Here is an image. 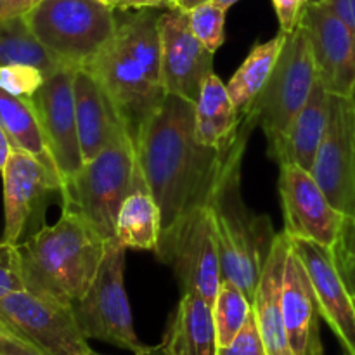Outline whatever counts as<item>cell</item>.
Listing matches in <instances>:
<instances>
[{
  "label": "cell",
  "instance_id": "obj_1",
  "mask_svg": "<svg viewBox=\"0 0 355 355\" xmlns=\"http://www.w3.org/2000/svg\"><path fill=\"white\" fill-rule=\"evenodd\" d=\"M193 101L166 94L162 107L135 139L141 172L162 211V238L194 210L208 207L227 170L241 162L253 125L241 120V134L227 149L196 139Z\"/></svg>",
  "mask_w": 355,
  "mask_h": 355
},
{
  "label": "cell",
  "instance_id": "obj_2",
  "mask_svg": "<svg viewBox=\"0 0 355 355\" xmlns=\"http://www.w3.org/2000/svg\"><path fill=\"white\" fill-rule=\"evenodd\" d=\"M158 17L159 12L153 9L116 16V31L111 40L82 66L110 96L134 146L141 128L166 97Z\"/></svg>",
  "mask_w": 355,
  "mask_h": 355
},
{
  "label": "cell",
  "instance_id": "obj_3",
  "mask_svg": "<svg viewBox=\"0 0 355 355\" xmlns=\"http://www.w3.org/2000/svg\"><path fill=\"white\" fill-rule=\"evenodd\" d=\"M106 243L82 215L62 208L55 224L16 243L24 288L38 297L73 307L96 279Z\"/></svg>",
  "mask_w": 355,
  "mask_h": 355
},
{
  "label": "cell",
  "instance_id": "obj_4",
  "mask_svg": "<svg viewBox=\"0 0 355 355\" xmlns=\"http://www.w3.org/2000/svg\"><path fill=\"white\" fill-rule=\"evenodd\" d=\"M241 162L227 170L208 208L220 253L222 279L241 288L253 302L277 234L269 217L253 214L243 201Z\"/></svg>",
  "mask_w": 355,
  "mask_h": 355
},
{
  "label": "cell",
  "instance_id": "obj_5",
  "mask_svg": "<svg viewBox=\"0 0 355 355\" xmlns=\"http://www.w3.org/2000/svg\"><path fill=\"white\" fill-rule=\"evenodd\" d=\"M139 173L137 151L121 132L62 187V208L82 215L106 241L116 239V218Z\"/></svg>",
  "mask_w": 355,
  "mask_h": 355
},
{
  "label": "cell",
  "instance_id": "obj_6",
  "mask_svg": "<svg viewBox=\"0 0 355 355\" xmlns=\"http://www.w3.org/2000/svg\"><path fill=\"white\" fill-rule=\"evenodd\" d=\"M49 54L69 68H82L116 31L114 9L103 0H40L24 16Z\"/></svg>",
  "mask_w": 355,
  "mask_h": 355
},
{
  "label": "cell",
  "instance_id": "obj_7",
  "mask_svg": "<svg viewBox=\"0 0 355 355\" xmlns=\"http://www.w3.org/2000/svg\"><path fill=\"white\" fill-rule=\"evenodd\" d=\"M318 82L314 55L307 31L298 24L288 33L274 71L243 118L260 127L267 137L269 155L281 144L291 121L307 103Z\"/></svg>",
  "mask_w": 355,
  "mask_h": 355
},
{
  "label": "cell",
  "instance_id": "obj_8",
  "mask_svg": "<svg viewBox=\"0 0 355 355\" xmlns=\"http://www.w3.org/2000/svg\"><path fill=\"white\" fill-rule=\"evenodd\" d=\"M125 250L127 248L116 239L106 243V252L96 279L71 311L87 340H99L139 354L148 349V345L139 340L134 329L123 279Z\"/></svg>",
  "mask_w": 355,
  "mask_h": 355
},
{
  "label": "cell",
  "instance_id": "obj_9",
  "mask_svg": "<svg viewBox=\"0 0 355 355\" xmlns=\"http://www.w3.org/2000/svg\"><path fill=\"white\" fill-rule=\"evenodd\" d=\"M156 255L172 266L184 291L200 295L214 305L222 283V266L210 208H200L184 217L159 239Z\"/></svg>",
  "mask_w": 355,
  "mask_h": 355
},
{
  "label": "cell",
  "instance_id": "obj_10",
  "mask_svg": "<svg viewBox=\"0 0 355 355\" xmlns=\"http://www.w3.org/2000/svg\"><path fill=\"white\" fill-rule=\"evenodd\" d=\"M279 196L284 232L291 239L335 248L345 215L333 207L309 170L291 163L279 165Z\"/></svg>",
  "mask_w": 355,
  "mask_h": 355
},
{
  "label": "cell",
  "instance_id": "obj_11",
  "mask_svg": "<svg viewBox=\"0 0 355 355\" xmlns=\"http://www.w3.org/2000/svg\"><path fill=\"white\" fill-rule=\"evenodd\" d=\"M0 319L52 355H94L71 307L54 300L16 291L0 298Z\"/></svg>",
  "mask_w": 355,
  "mask_h": 355
},
{
  "label": "cell",
  "instance_id": "obj_12",
  "mask_svg": "<svg viewBox=\"0 0 355 355\" xmlns=\"http://www.w3.org/2000/svg\"><path fill=\"white\" fill-rule=\"evenodd\" d=\"M312 177L345 217L355 215V111L347 96H333L329 123Z\"/></svg>",
  "mask_w": 355,
  "mask_h": 355
},
{
  "label": "cell",
  "instance_id": "obj_13",
  "mask_svg": "<svg viewBox=\"0 0 355 355\" xmlns=\"http://www.w3.org/2000/svg\"><path fill=\"white\" fill-rule=\"evenodd\" d=\"M75 69L69 66L55 69L30 99L49 151L62 179V187L83 166L73 90Z\"/></svg>",
  "mask_w": 355,
  "mask_h": 355
},
{
  "label": "cell",
  "instance_id": "obj_14",
  "mask_svg": "<svg viewBox=\"0 0 355 355\" xmlns=\"http://www.w3.org/2000/svg\"><path fill=\"white\" fill-rule=\"evenodd\" d=\"M159 54L166 94L196 103L201 87L214 73V52L193 33L184 10L168 7L159 12Z\"/></svg>",
  "mask_w": 355,
  "mask_h": 355
},
{
  "label": "cell",
  "instance_id": "obj_15",
  "mask_svg": "<svg viewBox=\"0 0 355 355\" xmlns=\"http://www.w3.org/2000/svg\"><path fill=\"white\" fill-rule=\"evenodd\" d=\"M290 245L307 269L321 318L333 329L345 354L355 355V297L336 262L335 252L305 239L290 238Z\"/></svg>",
  "mask_w": 355,
  "mask_h": 355
},
{
  "label": "cell",
  "instance_id": "obj_16",
  "mask_svg": "<svg viewBox=\"0 0 355 355\" xmlns=\"http://www.w3.org/2000/svg\"><path fill=\"white\" fill-rule=\"evenodd\" d=\"M300 24L309 35L318 80L333 96L349 97L355 83V31L322 3L305 7Z\"/></svg>",
  "mask_w": 355,
  "mask_h": 355
},
{
  "label": "cell",
  "instance_id": "obj_17",
  "mask_svg": "<svg viewBox=\"0 0 355 355\" xmlns=\"http://www.w3.org/2000/svg\"><path fill=\"white\" fill-rule=\"evenodd\" d=\"M3 234L0 241L19 243L35 208L49 193L62 191V182L37 158L12 149L2 172Z\"/></svg>",
  "mask_w": 355,
  "mask_h": 355
},
{
  "label": "cell",
  "instance_id": "obj_18",
  "mask_svg": "<svg viewBox=\"0 0 355 355\" xmlns=\"http://www.w3.org/2000/svg\"><path fill=\"white\" fill-rule=\"evenodd\" d=\"M281 307L293 355H324L318 298L307 269L291 245L284 266Z\"/></svg>",
  "mask_w": 355,
  "mask_h": 355
},
{
  "label": "cell",
  "instance_id": "obj_19",
  "mask_svg": "<svg viewBox=\"0 0 355 355\" xmlns=\"http://www.w3.org/2000/svg\"><path fill=\"white\" fill-rule=\"evenodd\" d=\"M73 90L80 149L83 163H87L96 158L127 128L110 96L87 69H75Z\"/></svg>",
  "mask_w": 355,
  "mask_h": 355
},
{
  "label": "cell",
  "instance_id": "obj_20",
  "mask_svg": "<svg viewBox=\"0 0 355 355\" xmlns=\"http://www.w3.org/2000/svg\"><path fill=\"white\" fill-rule=\"evenodd\" d=\"M290 238L286 232L276 236L267 262L262 269L259 286L253 297V315L267 355H293L286 326H284L281 293Z\"/></svg>",
  "mask_w": 355,
  "mask_h": 355
},
{
  "label": "cell",
  "instance_id": "obj_21",
  "mask_svg": "<svg viewBox=\"0 0 355 355\" xmlns=\"http://www.w3.org/2000/svg\"><path fill=\"white\" fill-rule=\"evenodd\" d=\"M331 111V94L321 82H315L307 103L291 121L281 144L270 153L277 165L302 166L311 172L319 148L324 141Z\"/></svg>",
  "mask_w": 355,
  "mask_h": 355
},
{
  "label": "cell",
  "instance_id": "obj_22",
  "mask_svg": "<svg viewBox=\"0 0 355 355\" xmlns=\"http://www.w3.org/2000/svg\"><path fill=\"white\" fill-rule=\"evenodd\" d=\"M159 347L165 355H217V329L211 304L200 295L184 291L170 315Z\"/></svg>",
  "mask_w": 355,
  "mask_h": 355
},
{
  "label": "cell",
  "instance_id": "obj_23",
  "mask_svg": "<svg viewBox=\"0 0 355 355\" xmlns=\"http://www.w3.org/2000/svg\"><path fill=\"white\" fill-rule=\"evenodd\" d=\"M194 106V132L201 144L214 149H227L238 141L243 116L229 96L227 85L215 73L203 83Z\"/></svg>",
  "mask_w": 355,
  "mask_h": 355
},
{
  "label": "cell",
  "instance_id": "obj_24",
  "mask_svg": "<svg viewBox=\"0 0 355 355\" xmlns=\"http://www.w3.org/2000/svg\"><path fill=\"white\" fill-rule=\"evenodd\" d=\"M162 211L139 166L137 179L121 203L116 218V241L127 250L158 252Z\"/></svg>",
  "mask_w": 355,
  "mask_h": 355
},
{
  "label": "cell",
  "instance_id": "obj_25",
  "mask_svg": "<svg viewBox=\"0 0 355 355\" xmlns=\"http://www.w3.org/2000/svg\"><path fill=\"white\" fill-rule=\"evenodd\" d=\"M0 125L6 130L14 149H19L37 158L62 182L30 99L10 96L0 89Z\"/></svg>",
  "mask_w": 355,
  "mask_h": 355
},
{
  "label": "cell",
  "instance_id": "obj_26",
  "mask_svg": "<svg viewBox=\"0 0 355 355\" xmlns=\"http://www.w3.org/2000/svg\"><path fill=\"white\" fill-rule=\"evenodd\" d=\"M286 37L288 33L279 31L270 40L253 45L248 58L243 61L238 71L225 83L229 96H231L232 103H234L236 110L239 111L241 116L248 111V107L252 106V103L257 99L260 90L266 87L267 80L272 75L274 66L279 59Z\"/></svg>",
  "mask_w": 355,
  "mask_h": 355
},
{
  "label": "cell",
  "instance_id": "obj_27",
  "mask_svg": "<svg viewBox=\"0 0 355 355\" xmlns=\"http://www.w3.org/2000/svg\"><path fill=\"white\" fill-rule=\"evenodd\" d=\"M7 64L37 66L47 76L62 68L31 33L24 17L0 19V66Z\"/></svg>",
  "mask_w": 355,
  "mask_h": 355
},
{
  "label": "cell",
  "instance_id": "obj_28",
  "mask_svg": "<svg viewBox=\"0 0 355 355\" xmlns=\"http://www.w3.org/2000/svg\"><path fill=\"white\" fill-rule=\"evenodd\" d=\"M214 321L218 347H225L239 335L253 312V302L248 295L231 281L222 279L214 305Z\"/></svg>",
  "mask_w": 355,
  "mask_h": 355
},
{
  "label": "cell",
  "instance_id": "obj_29",
  "mask_svg": "<svg viewBox=\"0 0 355 355\" xmlns=\"http://www.w3.org/2000/svg\"><path fill=\"white\" fill-rule=\"evenodd\" d=\"M225 12L227 10L215 6L214 2L203 3L187 12L193 33L214 54L222 47L225 40Z\"/></svg>",
  "mask_w": 355,
  "mask_h": 355
},
{
  "label": "cell",
  "instance_id": "obj_30",
  "mask_svg": "<svg viewBox=\"0 0 355 355\" xmlns=\"http://www.w3.org/2000/svg\"><path fill=\"white\" fill-rule=\"evenodd\" d=\"M45 75L40 68L30 64L0 66V89L23 99H31L44 85Z\"/></svg>",
  "mask_w": 355,
  "mask_h": 355
},
{
  "label": "cell",
  "instance_id": "obj_31",
  "mask_svg": "<svg viewBox=\"0 0 355 355\" xmlns=\"http://www.w3.org/2000/svg\"><path fill=\"white\" fill-rule=\"evenodd\" d=\"M26 290L17 266L16 245L0 241V298Z\"/></svg>",
  "mask_w": 355,
  "mask_h": 355
},
{
  "label": "cell",
  "instance_id": "obj_32",
  "mask_svg": "<svg viewBox=\"0 0 355 355\" xmlns=\"http://www.w3.org/2000/svg\"><path fill=\"white\" fill-rule=\"evenodd\" d=\"M217 355H267L253 312L239 331V335L229 345L218 347Z\"/></svg>",
  "mask_w": 355,
  "mask_h": 355
},
{
  "label": "cell",
  "instance_id": "obj_33",
  "mask_svg": "<svg viewBox=\"0 0 355 355\" xmlns=\"http://www.w3.org/2000/svg\"><path fill=\"white\" fill-rule=\"evenodd\" d=\"M0 355H52L0 319Z\"/></svg>",
  "mask_w": 355,
  "mask_h": 355
},
{
  "label": "cell",
  "instance_id": "obj_34",
  "mask_svg": "<svg viewBox=\"0 0 355 355\" xmlns=\"http://www.w3.org/2000/svg\"><path fill=\"white\" fill-rule=\"evenodd\" d=\"M342 272H350L355 269V215L354 217H345L340 234L338 243L333 248Z\"/></svg>",
  "mask_w": 355,
  "mask_h": 355
},
{
  "label": "cell",
  "instance_id": "obj_35",
  "mask_svg": "<svg viewBox=\"0 0 355 355\" xmlns=\"http://www.w3.org/2000/svg\"><path fill=\"white\" fill-rule=\"evenodd\" d=\"M272 6L279 19L281 31L291 33L300 24L307 0H272Z\"/></svg>",
  "mask_w": 355,
  "mask_h": 355
},
{
  "label": "cell",
  "instance_id": "obj_36",
  "mask_svg": "<svg viewBox=\"0 0 355 355\" xmlns=\"http://www.w3.org/2000/svg\"><path fill=\"white\" fill-rule=\"evenodd\" d=\"M40 0H0V19L24 17Z\"/></svg>",
  "mask_w": 355,
  "mask_h": 355
},
{
  "label": "cell",
  "instance_id": "obj_37",
  "mask_svg": "<svg viewBox=\"0 0 355 355\" xmlns=\"http://www.w3.org/2000/svg\"><path fill=\"white\" fill-rule=\"evenodd\" d=\"M322 6H324L329 12L335 14L340 21H343L347 26H350L354 30V17H352V6H350V0H324Z\"/></svg>",
  "mask_w": 355,
  "mask_h": 355
},
{
  "label": "cell",
  "instance_id": "obj_38",
  "mask_svg": "<svg viewBox=\"0 0 355 355\" xmlns=\"http://www.w3.org/2000/svg\"><path fill=\"white\" fill-rule=\"evenodd\" d=\"M170 0H116L114 10H130V9H155V7L168 6Z\"/></svg>",
  "mask_w": 355,
  "mask_h": 355
},
{
  "label": "cell",
  "instance_id": "obj_39",
  "mask_svg": "<svg viewBox=\"0 0 355 355\" xmlns=\"http://www.w3.org/2000/svg\"><path fill=\"white\" fill-rule=\"evenodd\" d=\"M12 144H10L9 137H7L6 130H3V127L0 125V172L3 170V166H6L7 159H9L10 153H12Z\"/></svg>",
  "mask_w": 355,
  "mask_h": 355
},
{
  "label": "cell",
  "instance_id": "obj_40",
  "mask_svg": "<svg viewBox=\"0 0 355 355\" xmlns=\"http://www.w3.org/2000/svg\"><path fill=\"white\" fill-rule=\"evenodd\" d=\"M208 2H211V0H170L168 7H175V9L184 10V12H189V10L196 9V7Z\"/></svg>",
  "mask_w": 355,
  "mask_h": 355
},
{
  "label": "cell",
  "instance_id": "obj_41",
  "mask_svg": "<svg viewBox=\"0 0 355 355\" xmlns=\"http://www.w3.org/2000/svg\"><path fill=\"white\" fill-rule=\"evenodd\" d=\"M94 355H103V354L94 352ZM134 355H165V352L162 350V347H148L146 350H142V352L134 354Z\"/></svg>",
  "mask_w": 355,
  "mask_h": 355
},
{
  "label": "cell",
  "instance_id": "obj_42",
  "mask_svg": "<svg viewBox=\"0 0 355 355\" xmlns=\"http://www.w3.org/2000/svg\"><path fill=\"white\" fill-rule=\"evenodd\" d=\"M343 276H345L347 284H349L350 291H352V295L355 297V269L350 270V272H345V274H343Z\"/></svg>",
  "mask_w": 355,
  "mask_h": 355
},
{
  "label": "cell",
  "instance_id": "obj_43",
  "mask_svg": "<svg viewBox=\"0 0 355 355\" xmlns=\"http://www.w3.org/2000/svg\"><path fill=\"white\" fill-rule=\"evenodd\" d=\"M211 2H214L215 6L222 7V9H224V10H227L229 7H232L236 2H239V0H211Z\"/></svg>",
  "mask_w": 355,
  "mask_h": 355
},
{
  "label": "cell",
  "instance_id": "obj_44",
  "mask_svg": "<svg viewBox=\"0 0 355 355\" xmlns=\"http://www.w3.org/2000/svg\"><path fill=\"white\" fill-rule=\"evenodd\" d=\"M349 99H350V103H352V106H354V111H355V83H354L352 90H350V94H349Z\"/></svg>",
  "mask_w": 355,
  "mask_h": 355
},
{
  "label": "cell",
  "instance_id": "obj_45",
  "mask_svg": "<svg viewBox=\"0 0 355 355\" xmlns=\"http://www.w3.org/2000/svg\"><path fill=\"white\" fill-rule=\"evenodd\" d=\"M324 0H307V6H318V3H322Z\"/></svg>",
  "mask_w": 355,
  "mask_h": 355
},
{
  "label": "cell",
  "instance_id": "obj_46",
  "mask_svg": "<svg viewBox=\"0 0 355 355\" xmlns=\"http://www.w3.org/2000/svg\"><path fill=\"white\" fill-rule=\"evenodd\" d=\"M350 6H352V17H354V30H355V0H350Z\"/></svg>",
  "mask_w": 355,
  "mask_h": 355
},
{
  "label": "cell",
  "instance_id": "obj_47",
  "mask_svg": "<svg viewBox=\"0 0 355 355\" xmlns=\"http://www.w3.org/2000/svg\"><path fill=\"white\" fill-rule=\"evenodd\" d=\"M104 3H107V6H111L114 9V3H116V0H103Z\"/></svg>",
  "mask_w": 355,
  "mask_h": 355
}]
</instances>
